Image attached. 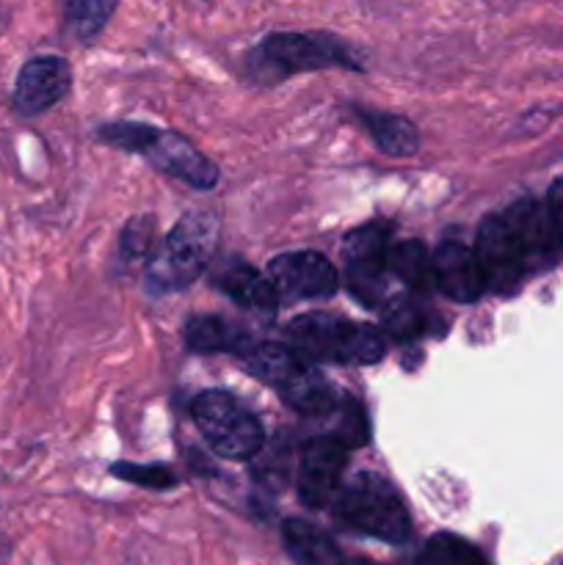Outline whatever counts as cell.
I'll use <instances>...</instances> for the list:
<instances>
[{"instance_id": "6da1fadb", "label": "cell", "mask_w": 563, "mask_h": 565, "mask_svg": "<svg viewBox=\"0 0 563 565\" xmlns=\"http://www.w3.org/2000/svg\"><path fill=\"white\" fill-rule=\"evenodd\" d=\"M246 367L254 379L276 390V395L298 414L320 417L334 412V386L318 373L315 362L301 356L293 345H276V342L254 345L246 353Z\"/></svg>"}, {"instance_id": "7a4b0ae2", "label": "cell", "mask_w": 563, "mask_h": 565, "mask_svg": "<svg viewBox=\"0 0 563 565\" xmlns=\"http://www.w3.org/2000/svg\"><path fill=\"white\" fill-rule=\"evenodd\" d=\"M334 513L346 527L384 541L406 544L412 535V516L395 486L375 472H359L334 497Z\"/></svg>"}, {"instance_id": "3957f363", "label": "cell", "mask_w": 563, "mask_h": 565, "mask_svg": "<svg viewBox=\"0 0 563 565\" xmlns=\"http://www.w3.org/2000/svg\"><path fill=\"white\" fill-rule=\"evenodd\" d=\"M287 340L309 362L375 364L386 353L384 331L326 312H312L293 320L287 326Z\"/></svg>"}, {"instance_id": "277c9868", "label": "cell", "mask_w": 563, "mask_h": 565, "mask_svg": "<svg viewBox=\"0 0 563 565\" xmlns=\"http://www.w3.org/2000/svg\"><path fill=\"white\" fill-rule=\"evenodd\" d=\"M219 241V221L210 213H188L163 237L147 265V287L152 292L185 290L204 274Z\"/></svg>"}, {"instance_id": "5b68a950", "label": "cell", "mask_w": 563, "mask_h": 565, "mask_svg": "<svg viewBox=\"0 0 563 565\" xmlns=\"http://www.w3.org/2000/svg\"><path fill=\"white\" fill-rule=\"evenodd\" d=\"M193 423L215 456L226 461H248L263 450V425L226 392L208 390L193 401Z\"/></svg>"}, {"instance_id": "8992f818", "label": "cell", "mask_w": 563, "mask_h": 565, "mask_svg": "<svg viewBox=\"0 0 563 565\" xmlns=\"http://www.w3.org/2000/svg\"><path fill=\"white\" fill-rule=\"evenodd\" d=\"M348 290L362 307H379L390 274V232L384 224H364L342 243Z\"/></svg>"}, {"instance_id": "52a82bcc", "label": "cell", "mask_w": 563, "mask_h": 565, "mask_svg": "<svg viewBox=\"0 0 563 565\" xmlns=\"http://www.w3.org/2000/svg\"><path fill=\"white\" fill-rule=\"evenodd\" d=\"M259 58L282 75L323 70V66H353L351 47L326 33H270L259 44Z\"/></svg>"}, {"instance_id": "ba28073f", "label": "cell", "mask_w": 563, "mask_h": 565, "mask_svg": "<svg viewBox=\"0 0 563 565\" xmlns=\"http://www.w3.org/2000/svg\"><path fill=\"white\" fill-rule=\"evenodd\" d=\"M475 257L484 270L486 290L491 292H513L528 276L522 252L508 226L506 215H489L480 224L478 241H475Z\"/></svg>"}, {"instance_id": "9c48e42d", "label": "cell", "mask_w": 563, "mask_h": 565, "mask_svg": "<svg viewBox=\"0 0 563 565\" xmlns=\"http://www.w3.org/2000/svg\"><path fill=\"white\" fill-rule=\"evenodd\" d=\"M348 463V447L334 436H315L304 445L298 461V497L304 505L320 508L331 505L337 491L342 489V472Z\"/></svg>"}, {"instance_id": "30bf717a", "label": "cell", "mask_w": 563, "mask_h": 565, "mask_svg": "<svg viewBox=\"0 0 563 565\" xmlns=\"http://www.w3.org/2000/svg\"><path fill=\"white\" fill-rule=\"evenodd\" d=\"M268 279L276 296L287 301L329 298L337 292V268L318 252H290L270 259Z\"/></svg>"}, {"instance_id": "8fae6325", "label": "cell", "mask_w": 563, "mask_h": 565, "mask_svg": "<svg viewBox=\"0 0 563 565\" xmlns=\"http://www.w3.org/2000/svg\"><path fill=\"white\" fill-rule=\"evenodd\" d=\"M72 70L61 55H36L25 61L14 83V108L25 116L44 114L70 92Z\"/></svg>"}, {"instance_id": "7c38bea8", "label": "cell", "mask_w": 563, "mask_h": 565, "mask_svg": "<svg viewBox=\"0 0 563 565\" xmlns=\"http://www.w3.org/2000/svg\"><path fill=\"white\" fill-rule=\"evenodd\" d=\"M502 215H506L508 226L517 237L528 274L546 268L555 259L557 248H561L555 226H552L550 213H546V204L535 202V199H519Z\"/></svg>"}, {"instance_id": "4fadbf2b", "label": "cell", "mask_w": 563, "mask_h": 565, "mask_svg": "<svg viewBox=\"0 0 563 565\" xmlns=\"http://www.w3.org/2000/svg\"><path fill=\"white\" fill-rule=\"evenodd\" d=\"M141 154L155 169L177 177L191 188H213L219 182V166L177 132L158 130Z\"/></svg>"}, {"instance_id": "5bb4252c", "label": "cell", "mask_w": 563, "mask_h": 565, "mask_svg": "<svg viewBox=\"0 0 563 565\" xmlns=\"http://www.w3.org/2000/svg\"><path fill=\"white\" fill-rule=\"evenodd\" d=\"M434 259L436 290L445 292L450 301L472 303L486 292L484 270H480L475 248L458 241H445L431 254Z\"/></svg>"}, {"instance_id": "9a60e30c", "label": "cell", "mask_w": 563, "mask_h": 565, "mask_svg": "<svg viewBox=\"0 0 563 565\" xmlns=\"http://www.w3.org/2000/svg\"><path fill=\"white\" fill-rule=\"evenodd\" d=\"M282 541L296 565H346L334 541L304 519H287L282 524Z\"/></svg>"}, {"instance_id": "2e32d148", "label": "cell", "mask_w": 563, "mask_h": 565, "mask_svg": "<svg viewBox=\"0 0 563 565\" xmlns=\"http://www.w3.org/2000/svg\"><path fill=\"white\" fill-rule=\"evenodd\" d=\"M215 285L221 287V292L237 301L241 307L254 309V312H276L279 307V296H276L274 285H270L268 276H263L259 270H254L252 265L235 263L219 276Z\"/></svg>"}, {"instance_id": "e0dca14e", "label": "cell", "mask_w": 563, "mask_h": 565, "mask_svg": "<svg viewBox=\"0 0 563 565\" xmlns=\"http://www.w3.org/2000/svg\"><path fill=\"white\" fill-rule=\"evenodd\" d=\"M185 340L188 345L199 353H215V351L248 353L254 348L252 337H248L246 331L235 329L230 320L219 318V315H202V318H193L185 329Z\"/></svg>"}, {"instance_id": "ac0fdd59", "label": "cell", "mask_w": 563, "mask_h": 565, "mask_svg": "<svg viewBox=\"0 0 563 565\" xmlns=\"http://www.w3.org/2000/svg\"><path fill=\"white\" fill-rule=\"evenodd\" d=\"M359 119L368 127L370 138L379 143L381 152L392 158H412L419 149V132L408 119L397 114H381V110H359Z\"/></svg>"}, {"instance_id": "d6986e66", "label": "cell", "mask_w": 563, "mask_h": 565, "mask_svg": "<svg viewBox=\"0 0 563 565\" xmlns=\"http://www.w3.org/2000/svg\"><path fill=\"white\" fill-rule=\"evenodd\" d=\"M390 274H395L414 292H428L436 287L434 259L428 248L417 241H403L390 248Z\"/></svg>"}, {"instance_id": "ffe728a7", "label": "cell", "mask_w": 563, "mask_h": 565, "mask_svg": "<svg viewBox=\"0 0 563 565\" xmlns=\"http://www.w3.org/2000/svg\"><path fill=\"white\" fill-rule=\"evenodd\" d=\"M114 9L116 0H61L64 28L77 42H92L110 20Z\"/></svg>"}, {"instance_id": "44dd1931", "label": "cell", "mask_w": 563, "mask_h": 565, "mask_svg": "<svg viewBox=\"0 0 563 565\" xmlns=\"http://www.w3.org/2000/svg\"><path fill=\"white\" fill-rule=\"evenodd\" d=\"M419 565H489L484 552L453 533L431 535L419 552Z\"/></svg>"}, {"instance_id": "7402d4cb", "label": "cell", "mask_w": 563, "mask_h": 565, "mask_svg": "<svg viewBox=\"0 0 563 565\" xmlns=\"http://www.w3.org/2000/svg\"><path fill=\"white\" fill-rule=\"evenodd\" d=\"M381 326H384V334L395 340H414L428 331V315L412 298H395L381 312Z\"/></svg>"}, {"instance_id": "603a6c76", "label": "cell", "mask_w": 563, "mask_h": 565, "mask_svg": "<svg viewBox=\"0 0 563 565\" xmlns=\"http://www.w3.org/2000/svg\"><path fill=\"white\" fill-rule=\"evenodd\" d=\"M158 132V127L152 125H136V121H116V125H105L103 130H99V138L108 143H114V147L125 149V152H144V147H147L149 141H152V136Z\"/></svg>"}, {"instance_id": "cb8c5ba5", "label": "cell", "mask_w": 563, "mask_h": 565, "mask_svg": "<svg viewBox=\"0 0 563 565\" xmlns=\"http://www.w3.org/2000/svg\"><path fill=\"white\" fill-rule=\"evenodd\" d=\"M116 478L127 480V483H136L141 489H155L163 491L177 486V478L166 467H149V463H114Z\"/></svg>"}, {"instance_id": "d4e9b609", "label": "cell", "mask_w": 563, "mask_h": 565, "mask_svg": "<svg viewBox=\"0 0 563 565\" xmlns=\"http://www.w3.org/2000/svg\"><path fill=\"white\" fill-rule=\"evenodd\" d=\"M152 241H155V221L149 215H138L130 224L125 226V237H121V252L127 257H147L152 254Z\"/></svg>"}, {"instance_id": "484cf974", "label": "cell", "mask_w": 563, "mask_h": 565, "mask_svg": "<svg viewBox=\"0 0 563 565\" xmlns=\"http://www.w3.org/2000/svg\"><path fill=\"white\" fill-rule=\"evenodd\" d=\"M331 436L340 439L348 450L368 441V419H364V412L359 408V403H346V412L340 414V425H337V430Z\"/></svg>"}, {"instance_id": "4316f807", "label": "cell", "mask_w": 563, "mask_h": 565, "mask_svg": "<svg viewBox=\"0 0 563 565\" xmlns=\"http://www.w3.org/2000/svg\"><path fill=\"white\" fill-rule=\"evenodd\" d=\"M546 213H550L552 226L557 232V241L563 246V177L552 182L550 193H546Z\"/></svg>"}, {"instance_id": "83f0119b", "label": "cell", "mask_w": 563, "mask_h": 565, "mask_svg": "<svg viewBox=\"0 0 563 565\" xmlns=\"http://www.w3.org/2000/svg\"><path fill=\"white\" fill-rule=\"evenodd\" d=\"M346 565H379V563H370V561H346Z\"/></svg>"}, {"instance_id": "f1b7e54d", "label": "cell", "mask_w": 563, "mask_h": 565, "mask_svg": "<svg viewBox=\"0 0 563 565\" xmlns=\"http://www.w3.org/2000/svg\"><path fill=\"white\" fill-rule=\"evenodd\" d=\"M552 565H563V557H561V561H555V563H552Z\"/></svg>"}]
</instances>
